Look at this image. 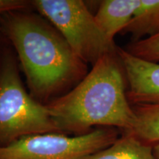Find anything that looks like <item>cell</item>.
<instances>
[{"instance_id": "1", "label": "cell", "mask_w": 159, "mask_h": 159, "mask_svg": "<svg viewBox=\"0 0 159 159\" xmlns=\"http://www.w3.org/2000/svg\"><path fill=\"white\" fill-rule=\"evenodd\" d=\"M0 30L16 53L30 96L47 105L77 86L88 64L71 48L56 27L35 11L0 16Z\"/></svg>"}, {"instance_id": "2", "label": "cell", "mask_w": 159, "mask_h": 159, "mask_svg": "<svg viewBox=\"0 0 159 159\" xmlns=\"http://www.w3.org/2000/svg\"><path fill=\"white\" fill-rule=\"evenodd\" d=\"M126 85L116 51L99 58L77 86L47 106L63 134L83 136L94 126L128 131L136 118Z\"/></svg>"}, {"instance_id": "3", "label": "cell", "mask_w": 159, "mask_h": 159, "mask_svg": "<svg viewBox=\"0 0 159 159\" xmlns=\"http://www.w3.org/2000/svg\"><path fill=\"white\" fill-rule=\"evenodd\" d=\"M12 46L0 53V148L35 134H62L47 105L26 90Z\"/></svg>"}, {"instance_id": "4", "label": "cell", "mask_w": 159, "mask_h": 159, "mask_svg": "<svg viewBox=\"0 0 159 159\" xmlns=\"http://www.w3.org/2000/svg\"><path fill=\"white\" fill-rule=\"evenodd\" d=\"M33 9L62 34L83 62L94 66L115 53L117 46L101 31L87 4L82 0H32Z\"/></svg>"}, {"instance_id": "5", "label": "cell", "mask_w": 159, "mask_h": 159, "mask_svg": "<svg viewBox=\"0 0 159 159\" xmlns=\"http://www.w3.org/2000/svg\"><path fill=\"white\" fill-rule=\"evenodd\" d=\"M119 138L113 128H98L83 136L47 133L27 136L0 148V159H88Z\"/></svg>"}, {"instance_id": "6", "label": "cell", "mask_w": 159, "mask_h": 159, "mask_svg": "<svg viewBox=\"0 0 159 159\" xmlns=\"http://www.w3.org/2000/svg\"><path fill=\"white\" fill-rule=\"evenodd\" d=\"M117 55L128 85L130 104H159V63L139 58L119 47Z\"/></svg>"}, {"instance_id": "7", "label": "cell", "mask_w": 159, "mask_h": 159, "mask_svg": "<svg viewBox=\"0 0 159 159\" xmlns=\"http://www.w3.org/2000/svg\"><path fill=\"white\" fill-rule=\"evenodd\" d=\"M140 3L141 0H104L94 14L95 21L105 36L114 41L130 22Z\"/></svg>"}, {"instance_id": "8", "label": "cell", "mask_w": 159, "mask_h": 159, "mask_svg": "<svg viewBox=\"0 0 159 159\" xmlns=\"http://www.w3.org/2000/svg\"><path fill=\"white\" fill-rule=\"evenodd\" d=\"M127 33L131 42L159 34V0H141L134 18L122 32Z\"/></svg>"}, {"instance_id": "9", "label": "cell", "mask_w": 159, "mask_h": 159, "mask_svg": "<svg viewBox=\"0 0 159 159\" xmlns=\"http://www.w3.org/2000/svg\"><path fill=\"white\" fill-rule=\"evenodd\" d=\"M88 159H156L150 144L124 132L108 148L99 151Z\"/></svg>"}, {"instance_id": "10", "label": "cell", "mask_w": 159, "mask_h": 159, "mask_svg": "<svg viewBox=\"0 0 159 159\" xmlns=\"http://www.w3.org/2000/svg\"><path fill=\"white\" fill-rule=\"evenodd\" d=\"M136 122L130 130L124 131L153 146L159 143V104L132 105Z\"/></svg>"}, {"instance_id": "11", "label": "cell", "mask_w": 159, "mask_h": 159, "mask_svg": "<svg viewBox=\"0 0 159 159\" xmlns=\"http://www.w3.org/2000/svg\"><path fill=\"white\" fill-rule=\"evenodd\" d=\"M125 49L139 58L158 63L159 34L136 42H130L127 45Z\"/></svg>"}, {"instance_id": "12", "label": "cell", "mask_w": 159, "mask_h": 159, "mask_svg": "<svg viewBox=\"0 0 159 159\" xmlns=\"http://www.w3.org/2000/svg\"><path fill=\"white\" fill-rule=\"evenodd\" d=\"M18 11H34L32 0H0V16Z\"/></svg>"}, {"instance_id": "13", "label": "cell", "mask_w": 159, "mask_h": 159, "mask_svg": "<svg viewBox=\"0 0 159 159\" xmlns=\"http://www.w3.org/2000/svg\"><path fill=\"white\" fill-rule=\"evenodd\" d=\"M10 46H11V44L8 39L6 38L2 32L0 30V53L5 49H7V47H9Z\"/></svg>"}, {"instance_id": "14", "label": "cell", "mask_w": 159, "mask_h": 159, "mask_svg": "<svg viewBox=\"0 0 159 159\" xmlns=\"http://www.w3.org/2000/svg\"><path fill=\"white\" fill-rule=\"evenodd\" d=\"M153 149V154L156 159H159V143L156 144H154L152 146Z\"/></svg>"}]
</instances>
